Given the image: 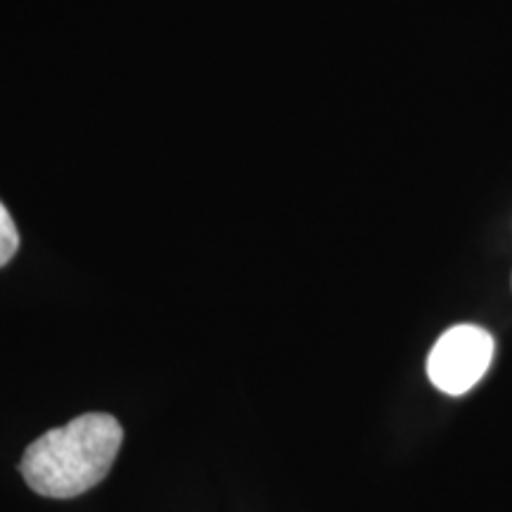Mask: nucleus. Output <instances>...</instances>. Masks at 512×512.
<instances>
[{
    "label": "nucleus",
    "instance_id": "f257e3e1",
    "mask_svg": "<svg viewBox=\"0 0 512 512\" xmlns=\"http://www.w3.org/2000/svg\"><path fill=\"white\" fill-rule=\"evenodd\" d=\"M121 444L124 430L114 415L86 413L38 437L19 472L38 496L74 498L110 475Z\"/></svg>",
    "mask_w": 512,
    "mask_h": 512
},
{
    "label": "nucleus",
    "instance_id": "f03ea898",
    "mask_svg": "<svg viewBox=\"0 0 512 512\" xmlns=\"http://www.w3.org/2000/svg\"><path fill=\"white\" fill-rule=\"evenodd\" d=\"M494 358V337L477 325H456L437 339L427 375L439 392L460 396L482 380Z\"/></svg>",
    "mask_w": 512,
    "mask_h": 512
},
{
    "label": "nucleus",
    "instance_id": "7ed1b4c3",
    "mask_svg": "<svg viewBox=\"0 0 512 512\" xmlns=\"http://www.w3.org/2000/svg\"><path fill=\"white\" fill-rule=\"evenodd\" d=\"M19 249V233L8 207L0 202V268H3Z\"/></svg>",
    "mask_w": 512,
    "mask_h": 512
}]
</instances>
